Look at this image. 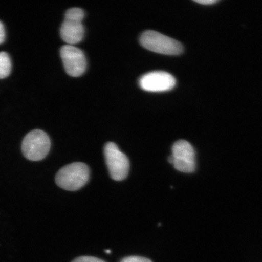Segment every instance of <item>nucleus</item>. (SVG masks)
<instances>
[{
    "label": "nucleus",
    "instance_id": "1",
    "mask_svg": "<svg viewBox=\"0 0 262 262\" xmlns=\"http://www.w3.org/2000/svg\"><path fill=\"white\" fill-rule=\"evenodd\" d=\"M90 170L86 164L75 162L66 165L59 170L55 182L59 187L75 191L86 184L90 179Z\"/></svg>",
    "mask_w": 262,
    "mask_h": 262
},
{
    "label": "nucleus",
    "instance_id": "2",
    "mask_svg": "<svg viewBox=\"0 0 262 262\" xmlns=\"http://www.w3.org/2000/svg\"><path fill=\"white\" fill-rule=\"evenodd\" d=\"M140 41L144 48L156 53L177 55L181 54L183 51V46L180 42L155 31L143 32Z\"/></svg>",
    "mask_w": 262,
    "mask_h": 262
},
{
    "label": "nucleus",
    "instance_id": "3",
    "mask_svg": "<svg viewBox=\"0 0 262 262\" xmlns=\"http://www.w3.org/2000/svg\"><path fill=\"white\" fill-rule=\"evenodd\" d=\"M51 140L45 131L35 129L25 137L21 144L23 155L31 161H40L50 150Z\"/></svg>",
    "mask_w": 262,
    "mask_h": 262
},
{
    "label": "nucleus",
    "instance_id": "4",
    "mask_svg": "<svg viewBox=\"0 0 262 262\" xmlns=\"http://www.w3.org/2000/svg\"><path fill=\"white\" fill-rule=\"evenodd\" d=\"M84 16V11L81 8H73L66 12L60 35L62 40L68 45L77 44L83 39L84 29L82 21Z\"/></svg>",
    "mask_w": 262,
    "mask_h": 262
},
{
    "label": "nucleus",
    "instance_id": "5",
    "mask_svg": "<svg viewBox=\"0 0 262 262\" xmlns=\"http://www.w3.org/2000/svg\"><path fill=\"white\" fill-rule=\"evenodd\" d=\"M104 155L111 178L116 181L125 179L129 171V159L116 144L107 143L104 147Z\"/></svg>",
    "mask_w": 262,
    "mask_h": 262
},
{
    "label": "nucleus",
    "instance_id": "6",
    "mask_svg": "<svg viewBox=\"0 0 262 262\" xmlns=\"http://www.w3.org/2000/svg\"><path fill=\"white\" fill-rule=\"evenodd\" d=\"M60 55L65 71L71 76H80L86 71V57L80 49L73 45H66L61 47Z\"/></svg>",
    "mask_w": 262,
    "mask_h": 262
},
{
    "label": "nucleus",
    "instance_id": "7",
    "mask_svg": "<svg viewBox=\"0 0 262 262\" xmlns=\"http://www.w3.org/2000/svg\"><path fill=\"white\" fill-rule=\"evenodd\" d=\"M140 86L149 92H165L171 90L176 86V80L167 72L157 71L144 74L139 80Z\"/></svg>",
    "mask_w": 262,
    "mask_h": 262
},
{
    "label": "nucleus",
    "instance_id": "8",
    "mask_svg": "<svg viewBox=\"0 0 262 262\" xmlns=\"http://www.w3.org/2000/svg\"><path fill=\"white\" fill-rule=\"evenodd\" d=\"M172 156L176 160L195 161L194 147L187 141L180 140L173 144L172 147Z\"/></svg>",
    "mask_w": 262,
    "mask_h": 262
},
{
    "label": "nucleus",
    "instance_id": "9",
    "mask_svg": "<svg viewBox=\"0 0 262 262\" xmlns=\"http://www.w3.org/2000/svg\"><path fill=\"white\" fill-rule=\"evenodd\" d=\"M168 162L172 164L175 169L180 172L192 173L194 172L195 170V161L176 160L173 159L172 155H171L168 157Z\"/></svg>",
    "mask_w": 262,
    "mask_h": 262
},
{
    "label": "nucleus",
    "instance_id": "10",
    "mask_svg": "<svg viewBox=\"0 0 262 262\" xmlns=\"http://www.w3.org/2000/svg\"><path fill=\"white\" fill-rule=\"evenodd\" d=\"M11 68V60L8 54L5 52H0V79L8 76Z\"/></svg>",
    "mask_w": 262,
    "mask_h": 262
},
{
    "label": "nucleus",
    "instance_id": "11",
    "mask_svg": "<svg viewBox=\"0 0 262 262\" xmlns=\"http://www.w3.org/2000/svg\"><path fill=\"white\" fill-rule=\"evenodd\" d=\"M120 262H152L149 258L140 256L124 257Z\"/></svg>",
    "mask_w": 262,
    "mask_h": 262
},
{
    "label": "nucleus",
    "instance_id": "12",
    "mask_svg": "<svg viewBox=\"0 0 262 262\" xmlns=\"http://www.w3.org/2000/svg\"><path fill=\"white\" fill-rule=\"evenodd\" d=\"M72 262H106L97 257L91 256H82L75 258Z\"/></svg>",
    "mask_w": 262,
    "mask_h": 262
},
{
    "label": "nucleus",
    "instance_id": "13",
    "mask_svg": "<svg viewBox=\"0 0 262 262\" xmlns=\"http://www.w3.org/2000/svg\"><path fill=\"white\" fill-rule=\"evenodd\" d=\"M5 29L4 25L2 24V21H0V44L4 42L5 40Z\"/></svg>",
    "mask_w": 262,
    "mask_h": 262
},
{
    "label": "nucleus",
    "instance_id": "14",
    "mask_svg": "<svg viewBox=\"0 0 262 262\" xmlns=\"http://www.w3.org/2000/svg\"><path fill=\"white\" fill-rule=\"evenodd\" d=\"M195 2L204 5H211L218 3L219 1L217 0H198V1H195Z\"/></svg>",
    "mask_w": 262,
    "mask_h": 262
},
{
    "label": "nucleus",
    "instance_id": "15",
    "mask_svg": "<svg viewBox=\"0 0 262 262\" xmlns=\"http://www.w3.org/2000/svg\"><path fill=\"white\" fill-rule=\"evenodd\" d=\"M111 251L110 250H106V253H107V254H110L111 253Z\"/></svg>",
    "mask_w": 262,
    "mask_h": 262
}]
</instances>
